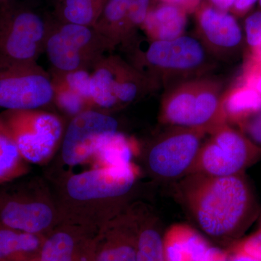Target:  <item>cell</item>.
<instances>
[{"label":"cell","instance_id":"cell-26","mask_svg":"<svg viewBox=\"0 0 261 261\" xmlns=\"http://www.w3.org/2000/svg\"><path fill=\"white\" fill-rule=\"evenodd\" d=\"M54 87V99L60 110L72 118L87 110L92 109L82 96L67 87L63 82L51 75Z\"/></svg>","mask_w":261,"mask_h":261},{"label":"cell","instance_id":"cell-36","mask_svg":"<svg viewBox=\"0 0 261 261\" xmlns=\"http://www.w3.org/2000/svg\"><path fill=\"white\" fill-rule=\"evenodd\" d=\"M213 6L222 11L231 10L236 0H211Z\"/></svg>","mask_w":261,"mask_h":261},{"label":"cell","instance_id":"cell-3","mask_svg":"<svg viewBox=\"0 0 261 261\" xmlns=\"http://www.w3.org/2000/svg\"><path fill=\"white\" fill-rule=\"evenodd\" d=\"M224 94L221 82L205 75L174 84L163 94L159 121L166 126L195 128L211 135L228 123Z\"/></svg>","mask_w":261,"mask_h":261},{"label":"cell","instance_id":"cell-8","mask_svg":"<svg viewBox=\"0 0 261 261\" xmlns=\"http://www.w3.org/2000/svg\"><path fill=\"white\" fill-rule=\"evenodd\" d=\"M50 22L16 0L0 4V58L37 63Z\"/></svg>","mask_w":261,"mask_h":261},{"label":"cell","instance_id":"cell-11","mask_svg":"<svg viewBox=\"0 0 261 261\" xmlns=\"http://www.w3.org/2000/svg\"><path fill=\"white\" fill-rule=\"evenodd\" d=\"M0 118L22 157L34 164L53 155L65 132L59 116L42 110L4 111Z\"/></svg>","mask_w":261,"mask_h":261},{"label":"cell","instance_id":"cell-28","mask_svg":"<svg viewBox=\"0 0 261 261\" xmlns=\"http://www.w3.org/2000/svg\"><path fill=\"white\" fill-rule=\"evenodd\" d=\"M51 75L82 96L93 109L91 101V73L88 70H75L68 73H61L53 70Z\"/></svg>","mask_w":261,"mask_h":261},{"label":"cell","instance_id":"cell-35","mask_svg":"<svg viewBox=\"0 0 261 261\" xmlns=\"http://www.w3.org/2000/svg\"><path fill=\"white\" fill-rule=\"evenodd\" d=\"M240 83L250 86L261 94V74L242 75Z\"/></svg>","mask_w":261,"mask_h":261},{"label":"cell","instance_id":"cell-21","mask_svg":"<svg viewBox=\"0 0 261 261\" xmlns=\"http://www.w3.org/2000/svg\"><path fill=\"white\" fill-rule=\"evenodd\" d=\"M44 238L0 226V261L37 260Z\"/></svg>","mask_w":261,"mask_h":261},{"label":"cell","instance_id":"cell-4","mask_svg":"<svg viewBox=\"0 0 261 261\" xmlns=\"http://www.w3.org/2000/svg\"><path fill=\"white\" fill-rule=\"evenodd\" d=\"M132 64L158 87L204 76L215 67L214 58L197 37L183 35L170 41H149L145 49L133 45Z\"/></svg>","mask_w":261,"mask_h":261},{"label":"cell","instance_id":"cell-1","mask_svg":"<svg viewBox=\"0 0 261 261\" xmlns=\"http://www.w3.org/2000/svg\"><path fill=\"white\" fill-rule=\"evenodd\" d=\"M180 180L178 198L196 224L212 238L238 236L256 217V198L245 173L226 177L192 173Z\"/></svg>","mask_w":261,"mask_h":261},{"label":"cell","instance_id":"cell-37","mask_svg":"<svg viewBox=\"0 0 261 261\" xmlns=\"http://www.w3.org/2000/svg\"><path fill=\"white\" fill-rule=\"evenodd\" d=\"M261 74V62L252 66L244 68L243 75Z\"/></svg>","mask_w":261,"mask_h":261},{"label":"cell","instance_id":"cell-32","mask_svg":"<svg viewBox=\"0 0 261 261\" xmlns=\"http://www.w3.org/2000/svg\"><path fill=\"white\" fill-rule=\"evenodd\" d=\"M259 0H236L231 8V11L237 16H243Z\"/></svg>","mask_w":261,"mask_h":261},{"label":"cell","instance_id":"cell-34","mask_svg":"<svg viewBox=\"0 0 261 261\" xmlns=\"http://www.w3.org/2000/svg\"><path fill=\"white\" fill-rule=\"evenodd\" d=\"M228 261H261V259L252 256L241 249L234 246L231 253L228 255Z\"/></svg>","mask_w":261,"mask_h":261},{"label":"cell","instance_id":"cell-10","mask_svg":"<svg viewBox=\"0 0 261 261\" xmlns=\"http://www.w3.org/2000/svg\"><path fill=\"white\" fill-rule=\"evenodd\" d=\"M204 130L169 126L151 141L146 149V168L162 181L181 179L191 172L204 139Z\"/></svg>","mask_w":261,"mask_h":261},{"label":"cell","instance_id":"cell-6","mask_svg":"<svg viewBox=\"0 0 261 261\" xmlns=\"http://www.w3.org/2000/svg\"><path fill=\"white\" fill-rule=\"evenodd\" d=\"M92 70V108L103 112L123 109L159 88L132 63L117 55H106Z\"/></svg>","mask_w":261,"mask_h":261},{"label":"cell","instance_id":"cell-31","mask_svg":"<svg viewBox=\"0 0 261 261\" xmlns=\"http://www.w3.org/2000/svg\"><path fill=\"white\" fill-rule=\"evenodd\" d=\"M162 4L173 5L181 8L187 13L196 11L200 6L201 0H159Z\"/></svg>","mask_w":261,"mask_h":261},{"label":"cell","instance_id":"cell-33","mask_svg":"<svg viewBox=\"0 0 261 261\" xmlns=\"http://www.w3.org/2000/svg\"><path fill=\"white\" fill-rule=\"evenodd\" d=\"M201 261H228V254L221 249L210 246Z\"/></svg>","mask_w":261,"mask_h":261},{"label":"cell","instance_id":"cell-14","mask_svg":"<svg viewBox=\"0 0 261 261\" xmlns=\"http://www.w3.org/2000/svg\"><path fill=\"white\" fill-rule=\"evenodd\" d=\"M152 0H106L94 28L106 39L113 51L129 49L136 43L151 8Z\"/></svg>","mask_w":261,"mask_h":261},{"label":"cell","instance_id":"cell-29","mask_svg":"<svg viewBox=\"0 0 261 261\" xmlns=\"http://www.w3.org/2000/svg\"><path fill=\"white\" fill-rule=\"evenodd\" d=\"M238 128L261 149V110L248 117Z\"/></svg>","mask_w":261,"mask_h":261},{"label":"cell","instance_id":"cell-15","mask_svg":"<svg viewBox=\"0 0 261 261\" xmlns=\"http://www.w3.org/2000/svg\"><path fill=\"white\" fill-rule=\"evenodd\" d=\"M139 204L130 203L101 226L90 261H137Z\"/></svg>","mask_w":261,"mask_h":261},{"label":"cell","instance_id":"cell-9","mask_svg":"<svg viewBox=\"0 0 261 261\" xmlns=\"http://www.w3.org/2000/svg\"><path fill=\"white\" fill-rule=\"evenodd\" d=\"M204 141L192 173L226 177L243 174L261 159V149L238 128L225 123Z\"/></svg>","mask_w":261,"mask_h":261},{"label":"cell","instance_id":"cell-23","mask_svg":"<svg viewBox=\"0 0 261 261\" xmlns=\"http://www.w3.org/2000/svg\"><path fill=\"white\" fill-rule=\"evenodd\" d=\"M106 0H56L57 21L94 27Z\"/></svg>","mask_w":261,"mask_h":261},{"label":"cell","instance_id":"cell-38","mask_svg":"<svg viewBox=\"0 0 261 261\" xmlns=\"http://www.w3.org/2000/svg\"><path fill=\"white\" fill-rule=\"evenodd\" d=\"M9 1V0H0V4L1 3H5V2Z\"/></svg>","mask_w":261,"mask_h":261},{"label":"cell","instance_id":"cell-13","mask_svg":"<svg viewBox=\"0 0 261 261\" xmlns=\"http://www.w3.org/2000/svg\"><path fill=\"white\" fill-rule=\"evenodd\" d=\"M118 132V122L110 113L89 109L70 120L63 136L61 159L73 167L94 159L101 146Z\"/></svg>","mask_w":261,"mask_h":261},{"label":"cell","instance_id":"cell-12","mask_svg":"<svg viewBox=\"0 0 261 261\" xmlns=\"http://www.w3.org/2000/svg\"><path fill=\"white\" fill-rule=\"evenodd\" d=\"M53 99L51 75L37 63L0 58V108L5 111L41 110Z\"/></svg>","mask_w":261,"mask_h":261},{"label":"cell","instance_id":"cell-24","mask_svg":"<svg viewBox=\"0 0 261 261\" xmlns=\"http://www.w3.org/2000/svg\"><path fill=\"white\" fill-rule=\"evenodd\" d=\"M27 161L0 118V185L16 179L27 172Z\"/></svg>","mask_w":261,"mask_h":261},{"label":"cell","instance_id":"cell-40","mask_svg":"<svg viewBox=\"0 0 261 261\" xmlns=\"http://www.w3.org/2000/svg\"><path fill=\"white\" fill-rule=\"evenodd\" d=\"M25 261H37V260H25Z\"/></svg>","mask_w":261,"mask_h":261},{"label":"cell","instance_id":"cell-22","mask_svg":"<svg viewBox=\"0 0 261 261\" xmlns=\"http://www.w3.org/2000/svg\"><path fill=\"white\" fill-rule=\"evenodd\" d=\"M223 108L228 124L238 127L248 117L261 110V94L250 86L239 82L224 92Z\"/></svg>","mask_w":261,"mask_h":261},{"label":"cell","instance_id":"cell-30","mask_svg":"<svg viewBox=\"0 0 261 261\" xmlns=\"http://www.w3.org/2000/svg\"><path fill=\"white\" fill-rule=\"evenodd\" d=\"M236 247L252 256L261 259V227L248 238L242 240Z\"/></svg>","mask_w":261,"mask_h":261},{"label":"cell","instance_id":"cell-18","mask_svg":"<svg viewBox=\"0 0 261 261\" xmlns=\"http://www.w3.org/2000/svg\"><path fill=\"white\" fill-rule=\"evenodd\" d=\"M208 243L193 228L175 224L163 237L165 261H201Z\"/></svg>","mask_w":261,"mask_h":261},{"label":"cell","instance_id":"cell-41","mask_svg":"<svg viewBox=\"0 0 261 261\" xmlns=\"http://www.w3.org/2000/svg\"><path fill=\"white\" fill-rule=\"evenodd\" d=\"M260 226L261 227V218H260Z\"/></svg>","mask_w":261,"mask_h":261},{"label":"cell","instance_id":"cell-5","mask_svg":"<svg viewBox=\"0 0 261 261\" xmlns=\"http://www.w3.org/2000/svg\"><path fill=\"white\" fill-rule=\"evenodd\" d=\"M62 219L54 193L43 181L0 189V226L46 236Z\"/></svg>","mask_w":261,"mask_h":261},{"label":"cell","instance_id":"cell-20","mask_svg":"<svg viewBox=\"0 0 261 261\" xmlns=\"http://www.w3.org/2000/svg\"><path fill=\"white\" fill-rule=\"evenodd\" d=\"M161 221L149 207L139 205L137 261H165Z\"/></svg>","mask_w":261,"mask_h":261},{"label":"cell","instance_id":"cell-19","mask_svg":"<svg viewBox=\"0 0 261 261\" xmlns=\"http://www.w3.org/2000/svg\"><path fill=\"white\" fill-rule=\"evenodd\" d=\"M187 13L173 5L161 4L150 8L143 25L149 41H170L185 35Z\"/></svg>","mask_w":261,"mask_h":261},{"label":"cell","instance_id":"cell-16","mask_svg":"<svg viewBox=\"0 0 261 261\" xmlns=\"http://www.w3.org/2000/svg\"><path fill=\"white\" fill-rule=\"evenodd\" d=\"M197 12L199 40L214 59L226 61L240 50L243 34L234 15L212 5H202Z\"/></svg>","mask_w":261,"mask_h":261},{"label":"cell","instance_id":"cell-39","mask_svg":"<svg viewBox=\"0 0 261 261\" xmlns=\"http://www.w3.org/2000/svg\"><path fill=\"white\" fill-rule=\"evenodd\" d=\"M258 3H259V5H260V7L261 8V0H259Z\"/></svg>","mask_w":261,"mask_h":261},{"label":"cell","instance_id":"cell-17","mask_svg":"<svg viewBox=\"0 0 261 261\" xmlns=\"http://www.w3.org/2000/svg\"><path fill=\"white\" fill-rule=\"evenodd\" d=\"M99 228L62 219L44 238L37 261H90Z\"/></svg>","mask_w":261,"mask_h":261},{"label":"cell","instance_id":"cell-2","mask_svg":"<svg viewBox=\"0 0 261 261\" xmlns=\"http://www.w3.org/2000/svg\"><path fill=\"white\" fill-rule=\"evenodd\" d=\"M135 163L96 166L63 178L53 192L63 219L101 227L129 205V197L140 178Z\"/></svg>","mask_w":261,"mask_h":261},{"label":"cell","instance_id":"cell-27","mask_svg":"<svg viewBox=\"0 0 261 261\" xmlns=\"http://www.w3.org/2000/svg\"><path fill=\"white\" fill-rule=\"evenodd\" d=\"M245 32L249 49L245 65L252 66L261 62V11L255 12L247 17Z\"/></svg>","mask_w":261,"mask_h":261},{"label":"cell","instance_id":"cell-7","mask_svg":"<svg viewBox=\"0 0 261 261\" xmlns=\"http://www.w3.org/2000/svg\"><path fill=\"white\" fill-rule=\"evenodd\" d=\"M113 51L94 27L58 21L49 24L44 51L55 71L92 69Z\"/></svg>","mask_w":261,"mask_h":261},{"label":"cell","instance_id":"cell-25","mask_svg":"<svg viewBox=\"0 0 261 261\" xmlns=\"http://www.w3.org/2000/svg\"><path fill=\"white\" fill-rule=\"evenodd\" d=\"M137 146L119 132L108 139L94 155L97 166L112 167L126 166L134 163Z\"/></svg>","mask_w":261,"mask_h":261}]
</instances>
